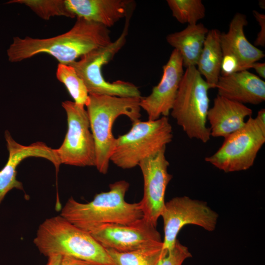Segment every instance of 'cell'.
Listing matches in <instances>:
<instances>
[{
    "label": "cell",
    "mask_w": 265,
    "mask_h": 265,
    "mask_svg": "<svg viewBox=\"0 0 265 265\" xmlns=\"http://www.w3.org/2000/svg\"><path fill=\"white\" fill-rule=\"evenodd\" d=\"M62 257V256L59 255L49 256L46 265H61Z\"/></svg>",
    "instance_id": "cell-29"
},
{
    "label": "cell",
    "mask_w": 265,
    "mask_h": 265,
    "mask_svg": "<svg viewBox=\"0 0 265 265\" xmlns=\"http://www.w3.org/2000/svg\"><path fill=\"white\" fill-rule=\"evenodd\" d=\"M265 143V125L249 117L240 129L224 138L222 145L205 160L225 172L246 170Z\"/></svg>",
    "instance_id": "cell-8"
},
{
    "label": "cell",
    "mask_w": 265,
    "mask_h": 265,
    "mask_svg": "<svg viewBox=\"0 0 265 265\" xmlns=\"http://www.w3.org/2000/svg\"><path fill=\"white\" fill-rule=\"evenodd\" d=\"M251 68L255 70L256 72L258 74L259 77L262 78H265V62H255L253 63Z\"/></svg>",
    "instance_id": "cell-28"
},
{
    "label": "cell",
    "mask_w": 265,
    "mask_h": 265,
    "mask_svg": "<svg viewBox=\"0 0 265 265\" xmlns=\"http://www.w3.org/2000/svg\"><path fill=\"white\" fill-rule=\"evenodd\" d=\"M68 9L75 16L107 28L132 13L131 0H65Z\"/></svg>",
    "instance_id": "cell-16"
},
{
    "label": "cell",
    "mask_w": 265,
    "mask_h": 265,
    "mask_svg": "<svg viewBox=\"0 0 265 265\" xmlns=\"http://www.w3.org/2000/svg\"><path fill=\"white\" fill-rule=\"evenodd\" d=\"M33 243L47 257L68 256L100 265H114L106 249L90 233L60 215L46 219L40 225Z\"/></svg>",
    "instance_id": "cell-3"
},
{
    "label": "cell",
    "mask_w": 265,
    "mask_h": 265,
    "mask_svg": "<svg viewBox=\"0 0 265 265\" xmlns=\"http://www.w3.org/2000/svg\"><path fill=\"white\" fill-rule=\"evenodd\" d=\"M12 3L26 6L45 20H49L54 16L76 17L67 7L65 0H11L6 2V4Z\"/></svg>",
    "instance_id": "cell-24"
},
{
    "label": "cell",
    "mask_w": 265,
    "mask_h": 265,
    "mask_svg": "<svg viewBox=\"0 0 265 265\" xmlns=\"http://www.w3.org/2000/svg\"><path fill=\"white\" fill-rule=\"evenodd\" d=\"M217 95L243 104L257 105L265 101V82L248 70L220 76L216 85Z\"/></svg>",
    "instance_id": "cell-17"
},
{
    "label": "cell",
    "mask_w": 265,
    "mask_h": 265,
    "mask_svg": "<svg viewBox=\"0 0 265 265\" xmlns=\"http://www.w3.org/2000/svg\"><path fill=\"white\" fill-rule=\"evenodd\" d=\"M160 216L163 222L162 249L168 252L174 246L178 233L185 226L194 225L212 232L216 228L218 214L206 202L183 196L165 202Z\"/></svg>",
    "instance_id": "cell-10"
},
{
    "label": "cell",
    "mask_w": 265,
    "mask_h": 265,
    "mask_svg": "<svg viewBox=\"0 0 265 265\" xmlns=\"http://www.w3.org/2000/svg\"><path fill=\"white\" fill-rule=\"evenodd\" d=\"M256 118L262 124L265 125V109L262 108L257 113Z\"/></svg>",
    "instance_id": "cell-30"
},
{
    "label": "cell",
    "mask_w": 265,
    "mask_h": 265,
    "mask_svg": "<svg viewBox=\"0 0 265 265\" xmlns=\"http://www.w3.org/2000/svg\"><path fill=\"white\" fill-rule=\"evenodd\" d=\"M259 6L262 9L265 8V1L264 0H260L258 2Z\"/></svg>",
    "instance_id": "cell-31"
},
{
    "label": "cell",
    "mask_w": 265,
    "mask_h": 265,
    "mask_svg": "<svg viewBox=\"0 0 265 265\" xmlns=\"http://www.w3.org/2000/svg\"><path fill=\"white\" fill-rule=\"evenodd\" d=\"M132 13L125 20L119 37L107 46L93 50L70 64L83 80L89 94L122 97L141 98V92L134 84L118 80L110 82L103 75V67L109 63L125 45Z\"/></svg>",
    "instance_id": "cell-7"
},
{
    "label": "cell",
    "mask_w": 265,
    "mask_h": 265,
    "mask_svg": "<svg viewBox=\"0 0 265 265\" xmlns=\"http://www.w3.org/2000/svg\"><path fill=\"white\" fill-rule=\"evenodd\" d=\"M5 138L9 157L0 171V204L7 192L13 188L23 189L22 183L16 179V168L24 159L31 157L44 158L52 162L56 170L60 165L54 149L43 142L23 145L15 141L8 131L5 132Z\"/></svg>",
    "instance_id": "cell-14"
},
{
    "label": "cell",
    "mask_w": 265,
    "mask_h": 265,
    "mask_svg": "<svg viewBox=\"0 0 265 265\" xmlns=\"http://www.w3.org/2000/svg\"><path fill=\"white\" fill-rule=\"evenodd\" d=\"M68 129L61 145L54 149L60 164L76 166L95 165V145L84 106L70 101L62 103Z\"/></svg>",
    "instance_id": "cell-9"
},
{
    "label": "cell",
    "mask_w": 265,
    "mask_h": 265,
    "mask_svg": "<svg viewBox=\"0 0 265 265\" xmlns=\"http://www.w3.org/2000/svg\"><path fill=\"white\" fill-rule=\"evenodd\" d=\"M108 28L77 17L73 27L59 35L47 38L14 37L7 50L8 60L18 62L40 53L54 57L59 63L69 64L82 55L111 42Z\"/></svg>",
    "instance_id": "cell-1"
},
{
    "label": "cell",
    "mask_w": 265,
    "mask_h": 265,
    "mask_svg": "<svg viewBox=\"0 0 265 265\" xmlns=\"http://www.w3.org/2000/svg\"><path fill=\"white\" fill-rule=\"evenodd\" d=\"M166 2L176 20L188 25L197 24L206 14V8L201 0H167Z\"/></svg>",
    "instance_id": "cell-23"
},
{
    "label": "cell",
    "mask_w": 265,
    "mask_h": 265,
    "mask_svg": "<svg viewBox=\"0 0 265 265\" xmlns=\"http://www.w3.org/2000/svg\"><path fill=\"white\" fill-rule=\"evenodd\" d=\"M210 86L195 66L186 68L170 114L190 139L203 143L211 138L207 126Z\"/></svg>",
    "instance_id": "cell-5"
},
{
    "label": "cell",
    "mask_w": 265,
    "mask_h": 265,
    "mask_svg": "<svg viewBox=\"0 0 265 265\" xmlns=\"http://www.w3.org/2000/svg\"><path fill=\"white\" fill-rule=\"evenodd\" d=\"M61 265H100L83 260L68 256L62 257Z\"/></svg>",
    "instance_id": "cell-27"
},
{
    "label": "cell",
    "mask_w": 265,
    "mask_h": 265,
    "mask_svg": "<svg viewBox=\"0 0 265 265\" xmlns=\"http://www.w3.org/2000/svg\"><path fill=\"white\" fill-rule=\"evenodd\" d=\"M89 233L105 249L129 252L163 244L156 226L141 218L127 224L99 226Z\"/></svg>",
    "instance_id": "cell-11"
},
{
    "label": "cell",
    "mask_w": 265,
    "mask_h": 265,
    "mask_svg": "<svg viewBox=\"0 0 265 265\" xmlns=\"http://www.w3.org/2000/svg\"><path fill=\"white\" fill-rule=\"evenodd\" d=\"M141 98L89 94L85 106L95 145V166L100 173L106 174L108 170L115 141L112 133L114 121L121 115L132 122L139 120Z\"/></svg>",
    "instance_id": "cell-4"
},
{
    "label": "cell",
    "mask_w": 265,
    "mask_h": 265,
    "mask_svg": "<svg viewBox=\"0 0 265 265\" xmlns=\"http://www.w3.org/2000/svg\"><path fill=\"white\" fill-rule=\"evenodd\" d=\"M221 32L217 29L209 30L196 67L212 88H215L220 76L222 52L220 44Z\"/></svg>",
    "instance_id": "cell-20"
},
{
    "label": "cell",
    "mask_w": 265,
    "mask_h": 265,
    "mask_svg": "<svg viewBox=\"0 0 265 265\" xmlns=\"http://www.w3.org/2000/svg\"><path fill=\"white\" fill-rule=\"evenodd\" d=\"M209 30L203 24L197 23L166 36L167 42L180 53L184 67H196Z\"/></svg>",
    "instance_id": "cell-19"
},
{
    "label": "cell",
    "mask_w": 265,
    "mask_h": 265,
    "mask_svg": "<svg viewBox=\"0 0 265 265\" xmlns=\"http://www.w3.org/2000/svg\"><path fill=\"white\" fill-rule=\"evenodd\" d=\"M253 111L244 104L217 95L207 114L211 136L225 138L240 129Z\"/></svg>",
    "instance_id": "cell-18"
},
{
    "label": "cell",
    "mask_w": 265,
    "mask_h": 265,
    "mask_svg": "<svg viewBox=\"0 0 265 265\" xmlns=\"http://www.w3.org/2000/svg\"><path fill=\"white\" fill-rule=\"evenodd\" d=\"M129 186L125 180L115 182L109 185L108 191L96 194L93 200L87 203L71 197L62 209L60 215L88 233L104 224L133 222L143 215L139 202L126 201Z\"/></svg>",
    "instance_id": "cell-2"
},
{
    "label": "cell",
    "mask_w": 265,
    "mask_h": 265,
    "mask_svg": "<svg viewBox=\"0 0 265 265\" xmlns=\"http://www.w3.org/2000/svg\"><path fill=\"white\" fill-rule=\"evenodd\" d=\"M248 24L246 16L236 13L231 21L227 32H221L222 57L233 59L238 64L239 71L248 70L251 65L263 58L264 52L250 43L244 32Z\"/></svg>",
    "instance_id": "cell-15"
},
{
    "label": "cell",
    "mask_w": 265,
    "mask_h": 265,
    "mask_svg": "<svg viewBox=\"0 0 265 265\" xmlns=\"http://www.w3.org/2000/svg\"><path fill=\"white\" fill-rule=\"evenodd\" d=\"M57 79L62 83L76 104L85 106L89 93L83 80L70 65L59 63L56 71Z\"/></svg>",
    "instance_id": "cell-22"
},
{
    "label": "cell",
    "mask_w": 265,
    "mask_h": 265,
    "mask_svg": "<svg viewBox=\"0 0 265 265\" xmlns=\"http://www.w3.org/2000/svg\"><path fill=\"white\" fill-rule=\"evenodd\" d=\"M253 15L261 27L254 42L255 46H265V15L254 10Z\"/></svg>",
    "instance_id": "cell-26"
},
{
    "label": "cell",
    "mask_w": 265,
    "mask_h": 265,
    "mask_svg": "<svg viewBox=\"0 0 265 265\" xmlns=\"http://www.w3.org/2000/svg\"><path fill=\"white\" fill-rule=\"evenodd\" d=\"M165 150L141 161L138 165L143 178V195L139 202L143 217L156 227L165 203L166 189L172 178L168 171L169 163Z\"/></svg>",
    "instance_id": "cell-12"
},
{
    "label": "cell",
    "mask_w": 265,
    "mask_h": 265,
    "mask_svg": "<svg viewBox=\"0 0 265 265\" xmlns=\"http://www.w3.org/2000/svg\"><path fill=\"white\" fill-rule=\"evenodd\" d=\"M168 117L156 120L132 122L131 129L115 138L110 161L119 168L131 169L140 162L166 148L173 138Z\"/></svg>",
    "instance_id": "cell-6"
},
{
    "label": "cell",
    "mask_w": 265,
    "mask_h": 265,
    "mask_svg": "<svg viewBox=\"0 0 265 265\" xmlns=\"http://www.w3.org/2000/svg\"><path fill=\"white\" fill-rule=\"evenodd\" d=\"M183 60L175 49L163 66L161 78L151 93L140 100L141 109L145 111L149 120L168 117L174 103L184 73Z\"/></svg>",
    "instance_id": "cell-13"
},
{
    "label": "cell",
    "mask_w": 265,
    "mask_h": 265,
    "mask_svg": "<svg viewBox=\"0 0 265 265\" xmlns=\"http://www.w3.org/2000/svg\"><path fill=\"white\" fill-rule=\"evenodd\" d=\"M192 256L188 248L177 239L173 248L159 261L157 265H182L186 259Z\"/></svg>",
    "instance_id": "cell-25"
},
{
    "label": "cell",
    "mask_w": 265,
    "mask_h": 265,
    "mask_svg": "<svg viewBox=\"0 0 265 265\" xmlns=\"http://www.w3.org/2000/svg\"><path fill=\"white\" fill-rule=\"evenodd\" d=\"M163 244L129 252L106 249L114 265H157L167 253Z\"/></svg>",
    "instance_id": "cell-21"
}]
</instances>
